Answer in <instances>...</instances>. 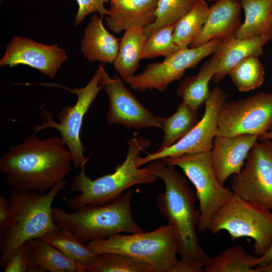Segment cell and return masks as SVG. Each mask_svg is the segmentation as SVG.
<instances>
[{"label": "cell", "instance_id": "37", "mask_svg": "<svg viewBox=\"0 0 272 272\" xmlns=\"http://www.w3.org/2000/svg\"><path fill=\"white\" fill-rule=\"evenodd\" d=\"M256 272H272V261L262 266L255 267Z\"/></svg>", "mask_w": 272, "mask_h": 272}, {"label": "cell", "instance_id": "20", "mask_svg": "<svg viewBox=\"0 0 272 272\" xmlns=\"http://www.w3.org/2000/svg\"><path fill=\"white\" fill-rule=\"evenodd\" d=\"M267 41L262 37L239 39L235 35L222 39L216 50L220 54V59L212 79L213 82L219 83L244 58L262 55V48Z\"/></svg>", "mask_w": 272, "mask_h": 272}, {"label": "cell", "instance_id": "27", "mask_svg": "<svg viewBox=\"0 0 272 272\" xmlns=\"http://www.w3.org/2000/svg\"><path fill=\"white\" fill-rule=\"evenodd\" d=\"M209 7L205 0H195L189 11L176 23L173 40L179 49L190 46L202 29Z\"/></svg>", "mask_w": 272, "mask_h": 272}, {"label": "cell", "instance_id": "12", "mask_svg": "<svg viewBox=\"0 0 272 272\" xmlns=\"http://www.w3.org/2000/svg\"><path fill=\"white\" fill-rule=\"evenodd\" d=\"M222 39H214L198 47L179 49L163 61L149 64L126 82L139 91L155 89L162 93L171 83L180 79L187 70L194 68L202 59L214 54Z\"/></svg>", "mask_w": 272, "mask_h": 272}, {"label": "cell", "instance_id": "34", "mask_svg": "<svg viewBox=\"0 0 272 272\" xmlns=\"http://www.w3.org/2000/svg\"><path fill=\"white\" fill-rule=\"evenodd\" d=\"M78 5V10L75 21V26L80 25L85 18L90 14L98 13L103 18L109 14L108 9L105 4L110 0H76Z\"/></svg>", "mask_w": 272, "mask_h": 272}, {"label": "cell", "instance_id": "14", "mask_svg": "<svg viewBox=\"0 0 272 272\" xmlns=\"http://www.w3.org/2000/svg\"><path fill=\"white\" fill-rule=\"evenodd\" d=\"M98 68L100 85L109 99L106 116L109 123L120 124L126 128H162L158 117L141 103L117 75L111 78L103 65L100 64Z\"/></svg>", "mask_w": 272, "mask_h": 272}, {"label": "cell", "instance_id": "2", "mask_svg": "<svg viewBox=\"0 0 272 272\" xmlns=\"http://www.w3.org/2000/svg\"><path fill=\"white\" fill-rule=\"evenodd\" d=\"M73 160L60 137L31 134L1 157L0 170L14 189L44 193L71 171Z\"/></svg>", "mask_w": 272, "mask_h": 272}, {"label": "cell", "instance_id": "35", "mask_svg": "<svg viewBox=\"0 0 272 272\" xmlns=\"http://www.w3.org/2000/svg\"><path fill=\"white\" fill-rule=\"evenodd\" d=\"M10 213L9 199L4 196H0V229L7 223Z\"/></svg>", "mask_w": 272, "mask_h": 272}, {"label": "cell", "instance_id": "15", "mask_svg": "<svg viewBox=\"0 0 272 272\" xmlns=\"http://www.w3.org/2000/svg\"><path fill=\"white\" fill-rule=\"evenodd\" d=\"M66 59L64 50L57 44L45 45L15 36L7 44L6 52L0 60V66L27 65L52 79Z\"/></svg>", "mask_w": 272, "mask_h": 272}, {"label": "cell", "instance_id": "26", "mask_svg": "<svg viewBox=\"0 0 272 272\" xmlns=\"http://www.w3.org/2000/svg\"><path fill=\"white\" fill-rule=\"evenodd\" d=\"M68 257L77 260L87 268L93 265L98 254L94 253L73 232L59 228L42 238Z\"/></svg>", "mask_w": 272, "mask_h": 272}, {"label": "cell", "instance_id": "23", "mask_svg": "<svg viewBox=\"0 0 272 272\" xmlns=\"http://www.w3.org/2000/svg\"><path fill=\"white\" fill-rule=\"evenodd\" d=\"M147 38L143 28L132 27L124 31L113 64L125 82L135 75L139 62L143 59V50Z\"/></svg>", "mask_w": 272, "mask_h": 272}, {"label": "cell", "instance_id": "10", "mask_svg": "<svg viewBox=\"0 0 272 272\" xmlns=\"http://www.w3.org/2000/svg\"><path fill=\"white\" fill-rule=\"evenodd\" d=\"M272 128V93L260 92L221 107L216 135L260 137Z\"/></svg>", "mask_w": 272, "mask_h": 272}, {"label": "cell", "instance_id": "29", "mask_svg": "<svg viewBox=\"0 0 272 272\" xmlns=\"http://www.w3.org/2000/svg\"><path fill=\"white\" fill-rule=\"evenodd\" d=\"M258 57L250 56L237 63L228 74L237 89L247 92L259 87L263 83L264 68Z\"/></svg>", "mask_w": 272, "mask_h": 272}, {"label": "cell", "instance_id": "13", "mask_svg": "<svg viewBox=\"0 0 272 272\" xmlns=\"http://www.w3.org/2000/svg\"><path fill=\"white\" fill-rule=\"evenodd\" d=\"M228 97V94L219 87L211 90L205 102L203 116L195 127L171 146L148 153L144 157H139L137 166L140 167L157 159L211 151L218 127L219 112Z\"/></svg>", "mask_w": 272, "mask_h": 272}, {"label": "cell", "instance_id": "41", "mask_svg": "<svg viewBox=\"0 0 272 272\" xmlns=\"http://www.w3.org/2000/svg\"><path fill=\"white\" fill-rule=\"evenodd\" d=\"M271 21H272V19H271Z\"/></svg>", "mask_w": 272, "mask_h": 272}, {"label": "cell", "instance_id": "40", "mask_svg": "<svg viewBox=\"0 0 272 272\" xmlns=\"http://www.w3.org/2000/svg\"><path fill=\"white\" fill-rule=\"evenodd\" d=\"M1 1H2V0H1Z\"/></svg>", "mask_w": 272, "mask_h": 272}, {"label": "cell", "instance_id": "6", "mask_svg": "<svg viewBox=\"0 0 272 272\" xmlns=\"http://www.w3.org/2000/svg\"><path fill=\"white\" fill-rule=\"evenodd\" d=\"M87 245L95 254L117 253L150 266L153 272H172L179 260L174 232L169 225L150 232L117 234Z\"/></svg>", "mask_w": 272, "mask_h": 272}, {"label": "cell", "instance_id": "7", "mask_svg": "<svg viewBox=\"0 0 272 272\" xmlns=\"http://www.w3.org/2000/svg\"><path fill=\"white\" fill-rule=\"evenodd\" d=\"M208 230L214 235L226 231L232 240L251 238L254 253L260 256L272 243V213L234 193L213 216Z\"/></svg>", "mask_w": 272, "mask_h": 272}, {"label": "cell", "instance_id": "25", "mask_svg": "<svg viewBox=\"0 0 272 272\" xmlns=\"http://www.w3.org/2000/svg\"><path fill=\"white\" fill-rule=\"evenodd\" d=\"M198 109H194L184 101L178 105L176 111L168 117H158L164 132L160 151L168 148L188 133L199 122Z\"/></svg>", "mask_w": 272, "mask_h": 272}, {"label": "cell", "instance_id": "36", "mask_svg": "<svg viewBox=\"0 0 272 272\" xmlns=\"http://www.w3.org/2000/svg\"><path fill=\"white\" fill-rule=\"evenodd\" d=\"M272 261V243L266 251L261 256L256 258L255 266H262Z\"/></svg>", "mask_w": 272, "mask_h": 272}, {"label": "cell", "instance_id": "5", "mask_svg": "<svg viewBox=\"0 0 272 272\" xmlns=\"http://www.w3.org/2000/svg\"><path fill=\"white\" fill-rule=\"evenodd\" d=\"M132 193L129 189L113 200L84 206L72 213L52 208L54 221L59 228L73 232L84 243L106 239L117 234L144 232L132 218Z\"/></svg>", "mask_w": 272, "mask_h": 272}, {"label": "cell", "instance_id": "33", "mask_svg": "<svg viewBox=\"0 0 272 272\" xmlns=\"http://www.w3.org/2000/svg\"><path fill=\"white\" fill-rule=\"evenodd\" d=\"M30 262L29 241L18 246L13 252L4 268V272L27 271Z\"/></svg>", "mask_w": 272, "mask_h": 272}, {"label": "cell", "instance_id": "21", "mask_svg": "<svg viewBox=\"0 0 272 272\" xmlns=\"http://www.w3.org/2000/svg\"><path fill=\"white\" fill-rule=\"evenodd\" d=\"M29 243L30 262L27 271H87L81 263L65 255L42 239L30 240Z\"/></svg>", "mask_w": 272, "mask_h": 272}, {"label": "cell", "instance_id": "39", "mask_svg": "<svg viewBox=\"0 0 272 272\" xmlns=\"http://www.w3.org/2000/svg\"><path fill=\"white\" fill-rule=\"evenodd\" d=\"M207 1H211V2H216L217 0H207Z\"/></svg>", "mask_w": 272, "mask_h": 272}, {"label": "cell", "instance_id": "8", "mask_svg": "<svg viewBox=\"0 0 272 272\" xmlns=\"http://www.w3.org/2000/svg\"><path fill=\"white\" fill-rule=\"evenodd\" d=\"M167 165L180 167L195 188L199 202L197 229L208 230L216 212L232 198V190L221 185L214 171L211 151L164 158Z\"/></svg>", "mask_w": 272, "mask_h": 272}, {"label": "cell", "instance_id": "31", "mask_svg": "<svg viewBox=\"0 0 272 272\" xmlns=\"http://www.w3.org/2000/svg\"><path fill=\"white\" fill-rule=\"evenodd\" d=\"M89 272H153L148 265L117 253L98 254L96 262L87 268Z\"/></svg>", "mask_w": 272, "mask_h": 272}, {"label": "cell", "instance_id": "1", "mask_svg": "<svg viewBox=\"0 0 272 272\" xmlns=\"http://www.w3.org/2000/svg\"><path fill=\"white\" fill-rule=\"evenodd\" d=\"M148 167L165 185V191L158 195L156 200L173 229L181 256L172 272L203 271L210 257L197 238L199 212L195 209V196L187 180L164 159L152 161Z\"/></svg>", "mask_w": 272, "mask_h": 272}, {"label": "cell", "instance_id": "11", "mask_svg": "<svg viewBox=\"0 0 272 272\" xmlns=\"http://www.w3.org/2000/svg\"><path fill=\"white\" fill-rule=\"evenodd\" d=\"M250 149L245 165L232 177L234 194L249 202L272 210V142L262 139Z\"/></svg>", "mask_w": 272, "mask_h": 272}, {"label": "cell", "instance_id": "30", "mask_svg": "<svg viewBox=\"0 0 272 272\" xmlns=\"http://www.w3.org/2000/svg\"><path fill=\"white\" fill-rule=\"evenodd\" d=\"M195 0H158L155 20L144 29L148 38L159 29L176 24L190 10Z\"/></svg>", "mask_w": 272, "mask_h": 272}, {"label": "cell", "instance_id": "38", "mask_svg": "<svg viewBox=\"0 0 272 272\" xmlns=\"http://www.w3.org/2000/svg\"><path fill=\"white\" fill-rule=\"evenodd\" d=\"M262 139H270L271 140H272V128L263 135L258 137V140Z\"/></svg>", "mask_w": 272, "mask_h": 272}, {"label": "cell", "instance_id": "24", "mask_svg": "<svg viewBox=\"0 0 272 272\" xmlns=\"http://www.w3.org/2000/svg\"><path fill=\"white\" fill-rule=\"evenodd\" d=\"M219 59L220 54L215 51L214 55L202 64L196 75L188 76L180 83L177 94L190 107L198 109L208 98L209 82L215 73Z\"/></svg>", "mask_w": 272, "mask_h": 272}, {"label": "cell", "instance_id": "4", "mask_svg": "<svg viewBox=\"0 0 272 272\" xmlns=\"http://www.w3.org/2000/svg\"><path fill=\"white\" fill-rule=\"evenodd\" d=\"M127 144L125 159L116 167L113 173L93 180L85 173L86 164L81 166L79 173L71 183V189L80 193L67 200L69 207L77 210L86 206L105 203L121 196L125 190L132 186L148 184L157 180V177L148 166L140 168L137 165L140 153L149 147V141L138 137L137 132H134Z\"/></svg>", "mask_w": 272, "mask_h": 272}, {"label": "cell", "instance_id": "28", "mask_svg": "<svg viewBox=\"0 0 272 272\" xmlns=\"http://www.w3.org/2000/svg\"><path fill=\"white\" fill-rule=\"evenodd\" d=\"M255 257L250 255L240 245L228 247L219 255L210 258L205 265V272H256Z\"/></svg>", "mask_w": 272, "mask_h": 272}, {"label": "cell", "instance_id": "32", "mask_svg": "<svg viewBox=\"0 0 272 272\" xmlns=\"http://www.w3.org/2000/svg\"><path fill=\"white\" fill-rule=\"evenodd\" d=\"M175 24L164 26L147 38L144 48L143 58L166 57L179 49L173 40Z\"/></svg>", "mask_w": 272, "mask_h": 272}, {"label": "cell", "instance_id": "3", "mask_svg": "<svg viewBox=\"0 0 272 272\" xmlns=\"http://www.w3.org/2000/svg\"><path fill=\"white\" fill-rule=\"evenodd\" d=\"M66 184L63 179L44 193L15 189L11 191L9 216L5 226L0 229L1 267H5L21 244L42 238L59 228L54 221L51 206Z\"/></svg>", "mask_w": 272, "mask_h": 272}, {"label": "cell", "instance_id": "22", "mask_svg": "<svg viewBox=\"0 0 272 272\" xmlns=\"http://www.w3.org/2000/svg\"><path fill=\"white\" fill-rule=\"evenodd\" d=\"M245 19L235 36L239 39L262 37L272 41V0H240Z\"/></svg>", "mask_w": 272, "mask_h": 272}, {"label": "cell", "instance_id": "19", "mask_svg": "<svg viewBox=\"0 0 272 272\" xmlns=\"http://www.w3.org/2000/svg\"><path fill=\"white\" fill-rule=\"evenodd\" d=\"M103 18L93 15L84 31L81 51L90 62L113 63L117 55L120 40L105 27Z\"/></svg>", "mask_w": 272, "mask_h": 272}, {"label": "cell", "instance_id": "18", "mask_svg": "<svg viewBox=\"0 0 272 272\" xmlns=\"http://www.w3.org/2000/svg\"><path fill=\"white\" fill-rule=\"evenodd\" d=\"M109 14L105 21L109 30L118 34L126 29H145L155 20L158 0H110Z\"/></svg>", "mask_w": 272, "mask_h": 272}, {"label": "cell", "instance_id": "16", "mask_svg": "<svg viewBox=\"0 0 272 272\" xmlns=\"http://www.w3.org/2000/svg\"><path fill=\"white\" fill-rule=\"evenodd\" d=\"M258 138L257 135L248 134L231 137L215 135L211 157L216 176L221 185L224 186L230 176L240 172Z\"/></svg>", "mask_w": 272, "mask_h": 272}, {"label": "cell", "instance_id": "9", "mask_svg": "<svg viewBox=\"0 0 272 272\" xmlns=\"http://www.w3.org/2000/svg\"><path fill=\"white\" fill-rule=\"evenodd\" d=\"M99 79L100 71L98 68L85 87L73 89L65 88L77 96L75 105H66L62 108L58 114V122L53 120L50 112L42 109V124L33 126L35 133L48 128L55 129L59 132L63 143L73 154V166L75 168H80L89 160V157L86 158L84 155L85 148L80 139V132L85 115L101 89Z\"/></svg>", "mask_w": 272, "mask_h": 272}, {"label": "cell", "instance_id": "17", "mask_svg": "<svg viewBox=\"0 0 272 272\" xmlns=\"http://www.w3.org/2000/svg\"><path fill=\"white\" fill-rule=\"evenodd\" d=\"M240 0H217L209 7L205 23L189 47L235 35L241 25Z\"/></svg>", "mask_w": 272, "mask_h": 272}]
</instances>
